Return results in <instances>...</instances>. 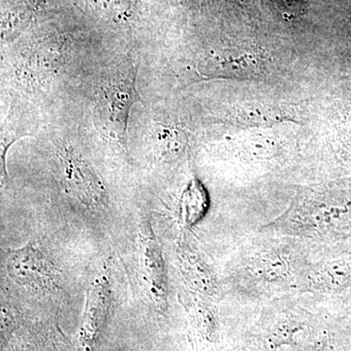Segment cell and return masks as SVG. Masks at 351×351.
<instances>
[{
  "mask_svg": "<svg viewBox=\"0 0 351 351\" xmlns=\"http://www.w3.org/2000/svg\"><path fill=\"white\" fill-rule=\"evenodd\" d=\"M209 209V197L204 186L198 180L191 181L180 201V219L184 228L197 225Z\"/></svg>",
  "mask_w": 351,
  "mask_h": 351,
  "instance_id": "cell-8",
  "label": "cell"
},
{
  "mask_svg": "<svg viewBox=\"0 0 351 351\" xmlns=\"http://www.w3.org/2000/svg\"><path fill=\"white\" fill-rule=\"evenodd\" d=\"M58 156L69 193L91 209L105 208L107 191L86 159L69 145L61 147Z\"/></svg>",
  "mask_w": 351,
  "mask_h": 351,
  "instance_id": "cell-3",
  "label": "cell"
},
{
  "mask_svg": "<svg viewBox=\"0 0 351 351\" xmlns=\"http://www.w3.org/2000/svg\"><path fill=\"white\" fill-rule=\"evenodd\" d=\"M175 254L178 269L189 292L211 301L223 298V284L186 237H182L178 240Z\"/></svg>",
  "mask_w": 351,
  "mask_h": 351,
  "instance_id": "cell-4",
  "label": "cell"
},
{
  "mask_svg": "<svg viewBox=\"0 0 351 351\" xmlns=\"http://www.w3.org/2000/svg\"><path fill=\"white\" fill-rule=\"evenodd\" d=\"M112 302V289L106 276L97 279L90 288L75 351H94L105 331Z\"/></svg>",
  "mask_w": 351,
  "mask_h": 351,
  "instance_id": "cell-5",
  "label": "cell"
},
{
  "mask_svg": "<svg viewBox=\"0 0 351 351\" xmlns=\"http://www.w3.org/2000/svg\"><path fill=\"white\" fill-rule=\"evenodd\" d=\"M9 276L24 287H49L54 280V272L43 253L32 243L11 251L7 258Z\"/></svg>",
  "mask_w": 351,
  "mask_h": 351,
  "instance_id": "cell-6",
  "label": "cell"
},
{
  "mask_svg": "<svg viewBox=\"0 0 351 351\" xmlns=\"http://www.w3.org/2000/svg\"><path fill=\"white\" fill-rule=\"evenodd\" d=\"M309 262L311 248L304 242L258 230L239 245L225 284L232 294L246 301L299 294Z\"/></svg>",
  "mask_w": 351,
  "mask_h": 351,
  "instance_id": "cell-1",
  "label": "cell"
},
{
  "mask_svg": "<svg viewBox=\"0 0 351 351\" xmlns=\"http://www.w3.org/2000/svg\"><path fill=\"white\" fill-rule=\"evenodd\" d=\"M142 257L145 278L152 297L159 306L165 307L168 299L167 272L162 250L149 223L143 228Z\"/></svg>",
  "mask_w": 351,
  "mask_h": 351,
  "instance_id": "cell-7",
  "label": "cell"
},
{
  "mask_svg": "<svg viewBox=\"0 0 351 351\" xmlns=\"http://www.w3.org/2000/svg\"><path fill=\"white\" fill-rule=\"evenodd\" d=\"M138 69L130 59L110 64L101 73L95 94V123L110 140L124 144L132 106L141 101L137 87Z\"/></svg>",
  "mask_w": 351,
  "mask_h": 351,
  "instance_id": "cell-2",
  "label": "cell"
}]
</instances>
